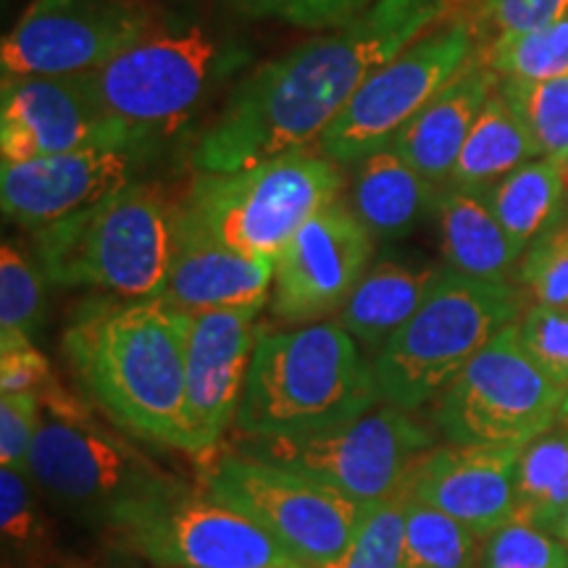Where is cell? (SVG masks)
I'll return each instance as SVG.
<instances>
[{
    "label": "cell",
    "mask_w": 568,
    "mask_h": 568,
    "mask_svg": "<svg viewBox=\"0 0 568 568\" xmlns=\"http://www.w3.org/2000/svg\"><path fill=\"white\" fill-rule=\"evenodd\" d=\"M190 314L163 297H90L71 311L61 351L90 400L126 435L184 453Z\"/></svg>",
    "instance_id": "2"
},
{
    "label": "cell",
    "mask_w": 568,
    "mask_h": 568,
    "mask_svg": "<svg viewBox=\"0 0 568 568\" xmlns=\"http://www.w3.org/2000/svg\"><path fill=\"white\" fill-rule=\"evenodd\" d=\"M521 447H432L414 468V497L487 539L514 516Z\"/></svg>",
    "instance_id": "19"
},
{
    "label": "cell",
    "mask_w": 568,
    "mask_h": 568,
    "mask_svg": "<svg viewBox=\"0 0 568 568\" xmlns=\"http://www.w3.org/2000/svg\"><path fill=\"white\" fill-rule=\"evenodd\" d=\"M445 0H376L337 30L247 74L195 148L197 172L224 174L322 140L382 63L435 30Z\"/></svg>",
    "instance_id": "1"
},
{
    "label": "cell",
    "mask_w": 568,
    "mask_h": 568,
    "mask_svg": "<svg viewBox=\"0 0 568 568\" xmlns=\"http://www.w3.org/2000/svg\"><path fill=\"white\" fill-rule=\"evenodd\" d=\"M568 508V422L521 447L510 521L531 524L556 535Z\"/></svg>",
    "instance_id": "27"
},
{
    "label": "cell",
    "mask_w": 568,
    "mask_h": 568,
    "mask_svg": "<svg viewBox=\"0 0 568 568\" xmlns=\"http://www.w3.org/2000/svg\"><path fill=\"white\" fill-rule=\"evenodd\" d=\"M497 84L500 77L479 55L403 126L389 148H395L426 180L435 184L450 182L468 132Z\"/></svg>",
    "instance_id": "21"
},
{
    "label": "cell",
    "mask_w": 568,
    "mask_h": 568,
    "mask_svg": "<svg viewBox=\"0 0 568 568\" xmlns=\"http://www.w3.org/2000/svg\"><path fill=\"white\" fill-rule=\"evenodd\" d=\"M481 568H568V550L552 531L508 521L487 537Z\"/></svg>",
    "instance_id": "34"
},
{
    "label": "cell",
    "mask_w": 568,
    "mask_h": 568,
    "mask_svg": "<svg viewBox=\"0 0 568 568\" xmlns=\"http://www.w3.org/2000/svg\"><path fill=\"white\" fill-rule=\"evenodd\" d=\"M240 59V51H226L201 27L151 30L88 74L103 109L134 138L153 145L163 134L180 130L216 80L243 63Z\"/></svg>",
    "instance_id": "9"
},
{
    "label": "cell",
    "mask_w": 568,
    "mask_h": 568,
    "mask_svg": "<svg viewBox=\"0 0 568 568\" xmlns=\"http://www.w3.org/2000/svg\"><path fill=\"white\" fill-rule=\"evenodd\" d=\"M445 268L422 258H379L337 311V324L376 355L422 308Z\"/></svg>",
    "instance_id": "22"
},
{
    "label": "cell",
    "mask_w": 568,
    "mask_h": 568,
    "mask_svg": "<svg viewBox=\"0 0 568 568\" xmlns=\"http://www.w3.org/2000/svg\"><path fill=\"white\" fill-rule=\"evenodd\" d=\"M382 403L372 361L337 322L261 329L237 432L297 437L353 422Z\"/></svg>",
    "instance_id": "3"
},
{
    "label": "cell",
    "mask_w": 568,
    "mask_h": 568,
    "mask_svg": "<svg viewBox=\"0 0 568 568\" xmlns=\"http://www.w3.org/2000/svg\"><path fill=\"white\" fill-rule=\"evenodd\" d=\"M516 324L529 358L568 393V308L535 303Z\"/></svg>",
    "instance_id": "37"
},
{
    "label": "cell",
    "mask_w": 568,
    "mask_h": 568,
    "mask_svg": "<svg viewBox=\"0 0 568 568\" xmlns=\"http://www.w3.org/2000/svg\"><path fill=\"white\" fill-rule=\"evenodd\" d=\"M130 142L142 140L103 109L90 74L21 77L0 84V166Z\"/></svg>",
    "instance_id": "16"
},
{
    "label": "cell",
    "mask_w": 568,
    "mask_h": 568,
    "mask_svg": "<svg viewBox=\"0 0 568 568\" xmlns=\"http://www.w3.org/2000/svg\"><path fill=\"white\" fill-rule=\"evenodd\" d=\"M53 368L30 337H0V393L38 395L53 379Z\"/></svg>",
    "instance_id": "39"
},
{
    "label": "cell",
    "mask_w": 568,
    "mask_h": 568,
    "mask_svg": "<svg viewBox=\"0 0 568 568\" xmlns=\"http://www.w3.org/2000/svg\"><path fill=\"white\" fill-rule=\"evenodd\" d=\"M564 169L552 159H535L487 187L489 205L518 251L560 224L566 203Z\"/></svg>",
    "instance_id": "26"
},
{
    "label": "cell",
    "mask_w": 568,
    "mask_h": 568,
    "mask_svg": "<svg viewBox=\"0 0 568 568\" xmlns=\"http://www.w3.org/2000/svg\"><path fill=\"white\" fill-rule=\"evenodd\" d=\"M372 232L351 205H326L276 255L272 316L284 324H316L337 314L372 266Z\"/></svg>",
    "instance_id": "15"
},
{
    "label": "cell",
    "mask_w": 568,
    "mask_h": 568,
    "mask_svg": "<svg viewBox=\"0 0 568 568\" xmlns=\"http://www.w3.org/2000/svg\"><path fill=\"white\" fill-rule=\"evenodd\" d=\"M153 30L140 0H32L0 45V74L71 77L109 63Z\"/></svg>",
    "instance_id": "14"
},
{
    "label": "cell",
    "mask_w": 568,
    "mask_h": 568,
    "mask_svg": "<svg viewBox=\"0 0 568 568\" xmlns=\"http://www.w3.org/2000/svg\"><path fill=\"white\" fill-rule=\"evenodd\" d=\"M432 447L435 432L416 422L410 410L376 403L353 422L311 435L243 437L232 453L290 468L372 506L393 493Z\"/></svg>",
    "instance_id": "8"
},
{
    "label": "cell",
    "mask_w": 568,
    "mask_h": 568,
    "mask_svg": "<svg viewBox=\"0 0 568 568\" xmlns=\"http://www.w3.org/2000/svg\"><path fill=\"white\" fill-rule=\"evenodd\" d=\"M481 9L495 34H506L552 24L568 13V0H481Z\"/></svg>",
    "instance_id": "40"
},
{
    "label": "cell",
    "mask_w": 568,
    "mask_h": 568,
    "mask_svg": "<svg viewBox=\"0 0 568 568\" xmlns=\"http://www.w3.org/2000/svg\"><path fill=\"white\" fill-rule=\"evenodd\" d=\"M343 184L339 163L308 148L237 172H197L176 205V230L253 258L276 261L314 213L339 201Z\"/></svg>",
    "instance_id": "5"
},
{
    "label": "cell",
    "mask_w": 568,
    "mask_h": 568,
    "mask_svg": "<svg viewBox=\"0 0 568 568\" xmlns=\"http://www.w3.org/2000/svg\"><path fill=\"white\" fill-rule=\"evenodd\" d=\"M514 282H485L445 268L422 308L372 358L382 403L418 410L437 400L497 332L516 322Z\"/></svg>",
    "instance_id": "6"
},
{
    "label": "cell",
    "mask_w": 568,
    "mask_h": 568,
    "mask_svg": "<svg viewBox=\"0 0 568 568\" xmlns=\"http://www.w3.org/2000/svg\"><path fill=\"white\" fill-rule=\"evenodd\" d=\"M205 489L251 518L290 558L311 568L343 556L368 508L322 481L240 453L216 458Z\"/></svg>",
    "instance_id": "12"
},
{
    "label": "cell",
    "mask_w": 568,
    "mask_h": 568,
    "mask_svg": "<svg viewBox=\"0 0 568 568\" xmlns=\"http://www.w3.org/2000/svg\"><path fill=\"white\" fill-rule=\"evenodd\" d=\"M151 145H95L0 166V205L9 222L38 232L132 184Z\"/></svg>",
    "instance_id": "18"
},
{
    "label": "cell",
    "mask_w": 568,
    "mask_h": 568,
    "mask_svg": "<svg viewBox=\"0 0 568 568\" xmlns=\"http://www.w3.org/2000/svg\"><path fill=\"white\" fill-rule=\"evenodd\" d=\"M500 90L527 124L539 155L558 161L564 169L568 161V74L548 82L500 80Z\"/></svg>",
    "instance_id": "33"
},
{
    "label": "cell",
    "mask_w": 568,
    "mask_h": 568,
    "mask_svg": "<svg viewBox=\"0 0 568 568\" xmlns=\"http://www.w3.org/2000/svg\"><path fill=\"white\" fill-rule=\"evenodd\" d=\"M261 311H211L190 316L184 376V453L209 460L237 422L247 372L258 345Z\"/></svg>",
    "instance_id": "17"
},
{
    "label": "cell",
    "mask_w": 568,
    "mask_h": 568,
    "mask_svg": "<svg viewBox=\"0 0 568 568\" xmlns=\"http://www.w3.org/2000/svg\"><path fill=\"white\" fill-rule=\"evenodd\" d=\"M481 61L500 80L548 82L568 74V13L527 32L495 34Z\"/></svg>",
    "instance_id": "29"
},
{
    "label": "cell",
    "mask_w": 568,
    "mask_h": 568,
    "mask_svg": "<svg viewBox=\"0 0 568 568\" xmlns=\"http://www.w3.org/2000/svg\"><path fill=\"white\" fill-rule=\"evenodd\" d=\"M518 280L535 303L568 308V224H556L524 251Z\"/></svg>",
    "instance_id": "35"
},
{
    "label": "cell",
    "mask_w": 568,
    "mask_h": 568,
    "mask_svg": "<svg viewBox=\"0 0 568 568\" xmlns=\"http://www.w3.org/2000/svg\"><path fill=\"white\" fill-rule=\"evenodd\" d=\"M34 258L59 287L116 297H161L176 251V205L151 184L124 190L32 232Z\"/></svg>",
    "instance_id": "4"
},
{
    "label": "cell",
    "mask_w": 568,
    "mask_h": 568,
    "mask_svg": "<svg viewBox=\"0 0 568 568\" xmlns=\"http://www.w3.org/2000/svg\"><path fill=\"white\" fill-rule=\"evenodd\" d=\"M45 282L40 261L30 258L19 243L3 240L0 247V337H30L45 318Z\"/></svg>",
    "instance_id": "32"
},
{
    "label": "cell",
    "mask_w": 568,
    "mask_h": 568,
    "mask_svg": "<svg viewBox=\"0 0 568 568\" xmlns=\"http://www.w3.org/2000/svg\"><path fill=\"white\" fill-rule=\"evenodd\" d=\"M566 395L524 351L514 322L439 393L432 422L450 445L524 447L558 424Z\"/></svg>",
    "instance_id": "10"
},
{
    "label": "cell",
    "mask_w": 568,
    "mask_h": 568,
    "mask_svg": "<svg viewBox=\"0 0 568 568\" xmlns=\"http://www.w3.org/2000/svg\"><path fill=\"white\" fill-rule=\"evenodd\" d=\"M253 19H272L297 30H337L372 9L376 0H226Z\"/></svg>",
    "instance_id": "36"
},
{
    "label": "cell",
    "mask_w": 568,
    "mask_h": 568,
    "mask_svg": "<svg viewBox=\"0 0 568 568\" xmlns=\"http://www.w3.org/2000/svg\"><path fill=\"white\" fill-rule=\"evenodd\" d=\"M556 537L566 545V550H568V508H566L564 518H560V524L556 527Z\"/></svg>",
    "instance_id": "41"
},
{
    "label": "cell",
    "mask_w": 568,
    "mask_h": 568,
    "mask_svg": "<svg viewBox=\"0 0 568 568\" xmlns=\"http://www.w3.org/2000/svg\"><path fill=\"white\" fill-rule=\"evenodd\" d=\"M564 180H566V187H568V161L564 163Z\"/></svg>",
    "instance_id": "44"
},
{
    "label": "cell",
    "mask_w": 568,
    "mask_h": 568,
    "mask_svg": "<svg viewBox=\"0 0 568 568\" xmlns=\"http://www.w3.org/2000/svg\"><path fill=\"white\" fill-rule=\"evenodd\" d=\"M276 568H311V566H303V564H284V566H276Z\"/></svg>",
    "instance_id": "43"
},
{
    "label": "cell",
    "mask_w": 568,
    "mask_h": 568,
    "mask_svg": "<svg viewBox=\"0 0 568 568\" xmlns=\"http://www.w3.org/2000/svg\"><path fill=\"white\" fill-rule=\"evenodd\" d=\"M274 261L253 258L176 230V251L163 301L182 314L264 311L272 301Z\"/></svg>",
    "instance_id": "20"
},
{
    "label": "cell",
    "mask_w": 568,
    "mask_h": 568,
    "mask_svg": "<svg viewBox=\"0 0 568 568\" xmlns=\"http://www.w3.org/2000/svg\"><path fill=\"white\" fill-rule=\"evenodd\" d=\"M48 568H88V566L77 564V560H55V564H51Z\"/></svg>",
    "instance_id": "42"
},
{
    "label": "cell",
    "mask_w": 568,
    "mask_h": 568,
    "mask_svg": "<svg viewBox=\"0 0 568 568\" xmlns=\"http://www.w3.org/2000/svg\"><path fill=\"white\" fill-rule=\"evenodd\" d=\"M535 159H542L535 138L497 84V90L487 98L485 109L479 111L477 122L468 132L464 151H460L456 169H453L450 184L489 187L521 163Z\"/></svg>",
    "instance_id": "25"
},
{
    "label": "cell",
    "mask_w": 568,
    "mask_h": 568,
    "mask_svg": "<svg viewBox=\"0 0 568 568\" xmlns=\"http://www.w3.org/2000/svg\"><path fill=\"white\" fill-rule=\"evenodd\" d=\"M27 477L55 508L98 529L148 497L182 485L95 418L69 422L51 414L34 439Z\"/></svg>",
    "instance_id": "7"
},
{
    "label": "cell",
    "mask_w": 568,
    "mask_h": 568,
    "mask_svg": "<svg viewBox=\"0 0 568 568\" xmlns=\"http://www.w3.org/2000/svg\"><path fill=\"white\" fill-rule=\"evenodd\" d=\"M435 216L447 268L485 282L514 280L524 251L495 216L487 187L450 184L439 193Z\"/></svg>",
    "instance_id": "23"
},
{
    "label": "cell",
    "mask_w": 568,
    "mask_h": 568,
    "mask_svg": "<svg viewBox=\"0 0 568 568\" xmlns=\"http://www.w3.org/2000/svg\"><path fill=\"white\" fill-rule=\"evenodd\" d=\"M477 535L443 510L410 503L400 568H481Z\"/></svg>",
    "instance_id": "31"
},
{
    "label": "cell",
    "mask_w": 568,
    "mask_h": 568,
    "mask_svg": "<svg viewBox=\"0 0 568 568\" xmlns=\"http://www.w3.org/2000/svg\"><path fill=\"white\" fill-rule=\"evenodd\" d=\"M105 542L155 568H276L297 564L251 518L182 481L103 527Z\"/></svg>",
    "instance_id": "11"
},
{
    "label": "cell",
    "mask_w": 568,
    "mask_h": 568,
    "mask_svg": "<svg viewBox=\"0 0 568 568\" xmlns=\"http://www.w3.org/2000/svg\"><path fill=\"white\" fill-rule=\"evenodd\" d=\"M439 193V184L416 172L395 148H385L358 163L347 205L374 240H400L435 216Z\"/></svg>",
    "instance_id": "24"
},
{
    "label": "cell",
    "mask_w": 568,
    "mask_h": 568,
    "mask_svg": "<svg viewBox=\"0 0 568 568\" xmlns=\"http://www.w3.org/2000/svg\"><path fill=\"white\" fill-rule=\"evenodd\" d=\"M414 468L393 493L366 508L343 556L316 568H400L406 518L414 503Z\"/></svg>",
    "instance_id": "30"
},
{
    "label": "cell",
    "mask_w": 568,
    "mask_h": 568,
    "mask_svg": "<svg viewBox=\"0 0 568 568\" xmlns=\"http://www.w3.org/2000/svg\"><path fill=\"white\" fill-rule=\"evenodd\" d=\"M564 418L568 422V395H566V403H564Z\"/></svg>",
    "instance_id": "45"
},
{
    "label": "cell",
    "mask_w": 568,
    "mask_h": 568,
    "mask_svg": "<svg viewBox=\"0 0 568 568\" xmlns=\"http://www.w3.org/2000/svg\"><path fill=\"white\" fill-rule=\"evenodd\" d=\"M45 408L30 393H0V468L27 474Z\"/></svg>",
    "instance_id": "38"
},
{
    "label": "cell",
    "mask_w": 568,
    "mask_h": 568,
    "mask_svg": "<svg viewBox=\"0 0 568 568\" xmlns=\"http://www.w3.org/2000/svg\"><path fill=\"white\" fill-rule=\"evenodd\" d=\"M477 34L471 21L456 19L410 42L361 84L353 101L318 140L322 153L339 166H355L385 151L410 119L474 61Z\"/></svg>",
    "instance_id": "13"
},
{
    "label": "cell",
    "mask_w": 568,
    "mask_h": 568,
    "mask_svg": "<svg viewBox=\"0 0 568 568\" xmlns=\"http://www.w3.org/2000/svg\"><path fill=\"white\" fill-rule=\"evenodd\" d=\"M32 479L13 468H0V537L6 568H48L59 552Z\"/></svg>",
    "instance_id": "28"
}]
</instances>
